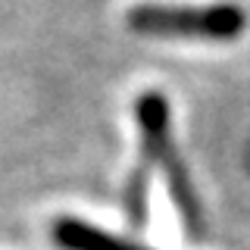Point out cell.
<instances>
[{
  "mask_svg": "<svg viewBox=\"0 0 250 250\" xmlns=\"http://www.w3.org/2000/svg\"><path fill=\"white\" fill-rule=\"evenodd\" d=\"M131 28L147 35L178 38H234L244 28V13L231 3L213 6H138Z\"/></svg>",
  "mask_w": 250,
  "mask_h": 250,
  "instance_id": "obj_1",
  "label": "cell"
},
{
  "mask_svg": "<svg viewBox=\"0 0 250 250\" xmlns=\"http://www.w3.org/2000/svg\"><path fill=\"white\" fill-rule=\"evenodd\" d=\"M53 238L66 250H141V247L125 244V241L113 238L106 231L91 229V225L78 222V219H60L57 229H53Z\"/></svg>",
  "mask_w": 250,
  "mask_h": 250,
  "instance_id": "obj_2",
  "label": "cell"
}]
</instances>
